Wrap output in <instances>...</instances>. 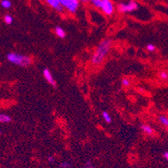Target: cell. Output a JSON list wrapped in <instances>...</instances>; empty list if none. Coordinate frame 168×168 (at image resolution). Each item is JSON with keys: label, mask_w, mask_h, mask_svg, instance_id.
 <instances>
[{"label": "cell", "mask_w": 168, "mask_h": 168, "mask_svg": "<svg viewBox=\"0 0 168 168\" xmlns=\"http://www.w3.org/2000/svg\"><path fill=\"white\" fill-rule=\"evenodd\" d=\"M112 46V41L109 39H103L99 43L91 57V63L94 65H100L107 56Z\"/></svg>", "instance_id": "cell-1"}, {"label": "cell", "mask_w": 168, "mask_h": 168, "mask_svg": "<svg viewBox=\"0 0 168 168\" xmlns=\"http://www.w3.org/2000/svg\"><path fill=\"white\" fill-rule=\"evenodd\" d=\"M7 60L11 64H13L20 67H27L31 65L32 59L24 54H18L15 52H10L7 54Z\"/></svg>", "instance_id": "cell-2"}, {"label": "cell", "mask_w": 168, "mask_h": 168, "mask_svg": "<svg viewBox=\"0 0 168 168\" xmlns=\"http://www.w3.org/2000/svg\"><path fill=\"white\" fill-rule=\"evenodd\" d=\"M139 8L138 3L134 1V0H130L128 3H121L118 5V9L120 13H132L136 10H137Z\"/></svg>", "instance_id": "cell-3"}, {"label": "cell", "mask_w": 168, "mask_h": 168, "mask_svg": "<svg viewBox=\"0 0 168 168\" xmlns=\"http://www.w3.org/2000/svg\"><path fill=\"white\" fill-rule=\"evenodd\" d=\"M60 3L69 12L72 13H75L79 6V0H60Z\"/></svg>", "instance_id": "cell-4"}, {"label": "cell", "mask_w": 168, "mask_h": 168, "mask_svg": "<svg viewBox=\"0 0 168 168\" xmlns=\"http://www.w3.org/2000/svg\"><path fill=\"white\" fill-rule=\"evenodd\" d=\"M100 9L102 10V12L105 14H106L108 16L112 15L115 12V6L110 0H103L101 4Z\"/></svg>", "instance_id": "cell-5"}, {"label": "cell", "mask_w": 168, "mask_h": 168, "mask_svg": "<svg viewBox=\"0 0 168 168\" xmlns=\"http://www.w3.org/2000/svg\"><path fill=\"white\" fill-rule=\"evenodd\" d=\"M43 75H44V78L45 79V80L50 85H51L52 86H54V87H56V81L54 80V79L53 77V75H52V73L49 69L45 68L43 70Z\"/></svg>", "instance_id": "cell-6"}, {"label": "cell", "mask_w": 168, "mask_h": 168, "mask_svg": "<svg viewBox=\"0 0 168 168\" xmlns=\"http://www.w3.org/2000/svg\"><path fill=\"white\" fill-rule=\"evenodd\" d=\"M46 3L58 12H62L64 7L60 3V0H45Z\"/></svg>", "instance_id": "cell-7"}, {"label": "cell", "mask_w": 168, "mask_h": 168, "mask_svg": "<svg viewBox=\"0 0 168 168\" xmlns=\"http://www.w3.org/2000/svg\"><path fill=\"white\" fill-rule=\"evenodd\" d=\"M54 33L56 34V36L60 39H65V36H66V33H65V29L62 28L60 26H57L55 27L54 28Z\"/></svg>", "instance_id": "cell-8"}, {"label": "cell", "mask_w": 168, "mask_h": 168, "mask_svg": "<svg viewBox=\"0 0 168 168\" xmlns=\"http://www.w3.org/2000/svg\"><path fill=\"white\" fill-rule=\"evenodd\" d=\"M141 129L146 135H148V136H151L154 132V130L149 125H142Z\"/></svg>", "instance_id": "cell-9"}, {"label": "cell", "mask_w": 168, "mask_h": 168, "mask_svg": "<svg viewBox=\"0 0 168 168\" xmlns=\"http://www.w3.org/2000/svg\"><path fill=\"white\" fill-rule=\"evenodd\" d=\"M12 121V118L7 114H1L0 115V122L3 124H8Z\"/></svg>", "instance_id": "cell-10"}, {"label": "cell", "mask_w": 168, "mask_h": 168, "mask_svg": "<svg viewBox=\"0 0 168 168\" xmlns=\"http://www.w3.org/2000/svg\"><path fill=\"white\" fill-rule=\"evenodd\" d=\"M158 120H159V122H160L162 126H167L168 127V117L167 116H163V115H161V116H159Z\"/></svg>", "instance_id": "cell-11"}, {"label": "cell", "mask_w": 168, "mask_h": 168, "mask_svg": "<svg viewBox=\"0 0 168 168\" xmlns=\"http://www.w3.org/2000/svg\"><path fill=\"white\" fill-rule=\"evenodd\" d=\"M102 117H103L104 120L108 123V124H110L111 121H112V118L110 116V115L107 112V111H103L102 112Z\"/></svg>", "instance_id": "cell-12"}, {"label": "cell", "mask_w": 168, "mask_h": 168, "mask_svg": "<svg viewBox=\"0 0 168 168\" xmlns=\"http://www.w3.org/2000/svg\"><path fill=\"white\" fill-rule=\"evenodd\" d=\"M3 21H4V23H5L6 24L10 25V24H13V17H12L11 15H9V14H6V15H4V17H3Z\"/></svg>", "instance_id": "cell-13"}, {"label": "cell", "mask_w": 168, "mask_h": 168, "mask_svg": "<svg viewBox=\"0 0 168 168\" xmlns=\"http://www.w3.org/2000/svg\"><path fill=\"white\" fill-rule=\"evenodd\" d=\"M1 6L3 8V9H10L11 6H12V3L9 0H2L1 1Z\"/></svg>", "instance_id": "cell-14"}, {"label": "cell", "mask_w": 168, "mask_h": 168, "mask_svg": "<svg viewBox=\"0 0 168 168\" xmlns=\"http://www.w3.org/2000/svg\"><path fill=\"white\" fill-rule=\"evenodd\" d=\"M159 78L161 80H167L168 79V73L167 71H161L159 73Z\"/></svg>", "instance_id": "cell-15"}, {"label": "cell", "mask_w": 168, "mask_h": 168, "mask_svg": "<svg viewBox=\"0 0 168 168\" xmlns=\"http://www.w3.org/2000/svg\"><path fill=\"white\" fill-rule=\"evenodd\" d=\"M91 3H92V4H93L95 7L100 9V8H101V3H102L103 0H91Z\"/></svg>", "instance_id": "cell-16"}, {"label": "cell", "mask_w": 168, "mask_h": 168, "mask_svg": "<svg viewBox=\"0 0 168 168\" xmlns=\"http://www.w3.org/2000/svg\"><path fill=\"white\" fill-rule=\"evenodd\" d=\"M121 84H122V85L127 87V86H129L130 85V80L128 78H123L122 80H121Z\"/></svg>", "instance_id": "cell-17"}, {"label": "cell", "mask_w": 168, "mask_h": 168, "mask_svg": "<svg viewBox=\"0 0 168 168\" xmlns=\"http://www.w3.org/2000/svg\"><path fill=\"white\" fill-rule=\"evenodd\" d=\"M146 50H147V51L149 52H153L155 50V46L154 44H147L146 45Z\"/></svg>", "instance_id": "cell-18"}, {"label": "cell", "mask_w": 168, "mask_h": 168, "mask_svg": "<svg viewBox=\"0 0 168 168\" xmlns=\"http://www.w3.org/2000/svg\"><path fill=\"white\" fill-rule=\"evenodd\" d=\"M60 167L61 168H70L72 167V165L69 162H68V161H65V162L60 163Z\"/></svg>", "instance_id": "cell-19"}, {"label": "cell", "mask_w": 168, "mask_h": 168, "mask_svg": "<svg viewBox=\"0 0 168 168\" xmlns=\"http://www.w3.org/2000/svg\"><path fill=\"white\" fill-rule=\"evenodd\" d=\"M84 168H95L94 165L92 164L90 160H87L85 163V166H84Z\"/></svg>", "instance_id": "cell-20"}, {"label": "cell", "mask_w": 168, "mask_h": 168, "mask_svg": "<svg viewBox=\"0 0 168 168\" xmlns=\"http://www.w3.org/2000/svg\"><path fill=\"white\" fill-rule=\"evenodd\" d=\"M48 161H49L50 163H54V162L55 161V159H54V156L50 155V156L48 157Z\"/></svg>", "instance_id": "cell-21"}, {"label": "cell", "mask_w": 168, "mask_h": 168, "mask_svg": "<svg viewBox=\"0 0 168 168\" xmlns=\"http://www.w3.org/2000/svg\"><path fill=\"white\" fill-rule=\"evenodd\" d=\"M163 157H164L166 160H167L168 161V151H166V152L163 153Z\"/></svg>", "instance_id": "cell-22"}, {"label": "cell", "mask_w": 168, "mask_h": 168, "mask_svg": "<svg viewBox=\"0 0 168 168\" xmlns=\"http://www.w3.org/2000/svg\"><path fill=\"white\" fill-rule=\"evenodd\" d=\"M81 2H83V3H87V2H89V1H91V0H80Z\"/></svg>", "instance_id": "cell-23"}, {"label": "cell", "mask_w": 168, "mask_h": 168, "mask_svg": "<svg viewBox=\"0 0 168 168\" xmlns=\"http://www.w3.org/2000/svg\"><path fill=\"white\" fill-rule=\"evenodd\" d=\"M167 9H168V5H167Z\"/></svg>", "instance_id": "cell-24"}]
</instances>
